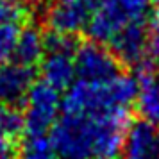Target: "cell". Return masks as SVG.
Here are the masks:
<instances>
[{
    "instance_id": "obj_9",
    "label": "cell",
    "mask_w": 159,
    "mask_h": 159,
    "mask_svg": "<svg viewBox=\"0 0 159 159\" xmlns=\"http://www.w3.org/2000/svg\"><path fill=\"white\" fill-rule=\"evenodd\" d=\"M123 154L127 159H159V125L148 120L129 123Z\"/></svg>"
},
{
    "instance_id": "obj_8",
    "label": "cell",
    "mask_w": 159,
    "mask_h": 159,
    "mask_svg": "<svg viewBox=\"0 0 159 159\" xmlns=\"http://www.w3.org/2000/svg\"><path fill=\"white\" fill-rule=\"evenodd\" d=\"M148 38V18L143 22L125 25L109 39L111 52L115 54L118 63L127 66H136L145 56Z\"/></svg>"
},
{
    "instance_id": "obj_12",
    "label": "cell",
    "mask_w": 159,
    "mask_h": 159,
    "mask_svg": "<svg viewBox=\"0 0 159 159\" xmlns=\"http://www.w3.org/2000/svg\"><path fill=\"white\" fill-rule=\"evenodd\" d=\"M43 56H45L43 34L36 27H32V25L20 29L15 50H13V59L23 66L34 68L36 65L41 63Z\"/></svg>"
},
{
    "instance_id": "obj_7",
    "label": "cell",
    "mask_w": 159,
    "mask_h": 159,
    "mask_svg": "<svg viewBox=\"0 0 159 159\" xmlns=\"http://www.w3.org/2000/svg\"><path fill=\"white\" fill-rule=\"evenodd\" d=\"M97 4L98 0H75L68 4H54L47 11L45 23L54 32L75 36L77 32L86 29Z\"/></svg>"
},
{
    "instance_id": "obj_13",
    "label": "cell",
    "mask_w": 159,
    "mask_h": 159,
    "mask_svg": "<svg viewBox=\"0 0 159 159\" xmlns=\"http://www.w3.org/2000/svg\"><path fill=\"white\" fill-rule=\"evenodd\" d=\"M138 109L143 115L145 120L159 125V68L157 73L145 80H138Z\"/></svg>"
},
{
    "instance_id": "obj_19",
    "label": "cell",
    "mask_w": 159,
    "mask_h": 159,
    "mask_svg": "<svg viewBox=\"0 0 159 159\" xmlns=\"http://www.w3.org/2000/svg\"><path fill=\"white\" fill-rule=\"evenodd\" d=\"M13 148H15V143H13L7 136H4V134L0 132V159H6L9 154H11Z\"/></svg>"
},
{
    "instance_id": "obj_20",
    "label": "cell",
    "mask_w": 159,
    "mask_h": 159,
    "mask_svg": "<svg viewBox=\"0 0 159 159\" xmlns=\"http://www.w3.org/2000/svg\"><path fill=\"white\" fill-rule=\"evenodd\" d=\"M9 4H15V6H25V4H30L32 0H6Z\"/></svg>"
},
{
    "instance_id": "obj_22",
    "label": "cell",
    "mask_w": 159,
    "mask_h": 159,
    "mask_svg": "<svg viewBox=\"0 0 159 159\" xmlns=\"http://www.w3.org/2000/svg\"><path fill=\"white\" fill-rule=\"evenodd\" d=\"M54 4H68V2H75V0H50Z\"/></svg>"
},
{
    "instance_id": "obj_18",
    "label": "cell",
    "mask_w": 159,
    "mask_h": 159,
    "mask_svg": "<svg viewBox=\"0 0 159 159\" xmlns=\"http://www.w3.org/2000/svg\"><path fill=\"white\" fill-rule=\"evenodd\" d=\"M27 18V9L23 6H15L6 0H0V23L2 22H20L23 23Z\"/></svg>"
},
{
    "instance_id": "obj_2",
    "label": "cell",
    "mask_w": 159,
    "mask_h": 159,
    "mask_svg": "<svg viewBox=\"0 0 159 159\" xmlns=\"http://www.w3.org/2000/svg\"><path fill=\"white\" fill-rule=\"evenodd\" d=\"M150 0H98L86 30L93 41H109L120 29L148 18Z\"/></svg>"
},
{
    "instance_id": "obj_3",
    "label": "cell",
    "mask_w": 159,
    "mask_h": 159,
    "mask_svg": "<svg viewBox=\"0 0 159 159\" xmlns=\"http://www.w3.org/2000/svg\"><path fill=\"white\" fill-rule=\"evenodd\" d=\"M50 145L61 159H93L95 118L65 113L50 129Z\"/></svg>"
},
{
    "instance_id": "obj_15",
    "label": "cell",
    "mask_w": 159,
    "mask_h": 159,
    "mask_svg": "<svg viewBox=\"0 0 159 159\" xmlns=\"http://www.w3.org/2000/svg\"><path fill=\"white\" fill-rule=\"evenodd\" d=\"M50 139L45 136H27L22 145L20 159H54Z\"/></svg>"
},
{
    "instance_id": "obj_6",
    "label": "cell",
    "mask_w": 159,
    "mask_h": 159,
    "mask_svg": "<svg viewBox=\"0 0 159 159\" xmlns=\"http://www.w3.org/2000/svg\"><path fill=\"white\" fill-rule=\"evenodd\" d=\"M75 73L84 80H107L120 73V63L115 54L98 41H88L77 47L73 54Z\"/></svg>"
},
{
    "instance_id": "obj_4",
    "label": "cell",
    "mask_w": 159,
    "mask_h": 159,
    "mask_svg": "<svg viewBox=\"0 0 159 159\" xmlns=\"http://www.w3.org/2000/svg\"><path fill=\"white\" fill-rule=\"evenodd\" d=\"M25 132L27 136H45L56 123L61 109V98L56 88L45 80L34 82L23 98Z\"/></svg>"
},
{
    "instance_id": "obj_5",
    "label": "cell",
    "mask_w": 159,
    "mask_h": 159,
    "mask_svg": "<svg viewBox=\"0 0 159 159\" xmlns=\"http://www.w3.org/2000/svg\"><path fill=\"white\" fill-rule=\"evenodd\" d=\"M95 118V139H93V159H116L123 152L125 132L129 127L130 111L120 109Z\"/></svg>"
},
{
    "instance_id": "obj_14",
    "label": "cell",
    "mask_w": 159,
    "mask_h": 159,
    "mask_svg": "<svg viewBox=\"0 0 159 159\" xmlns=\"http://www.w3.org/2000/svg\"><path fill=\"white\" fill-rule=\"evenodd\" d=\"M0 132L16 143L25 132V118L18 104H4L0 102Z\"/></svg>"
},
{
    "instance_id": "obj_21",
    "label": "cell",
    "mask_w": 159,
    "mask_h": 159,
    "mask_svg": "<svg viewBox=\"0 0 159 159\" xmlns=\"http://www.w3.org/2000/svg\"><path fill=\"white\" fill-rule=\"evenodd\" d=\"M150 20H152V22H154V23H156V25L159 27V7L156 9V11H154V15L150 16Z\"/></svg>"
},
{
    "instance_id": "obj_17",
    "label": "cell",
    "mask_w": 159,
    "mask_h": 159,
    "mask_svg": "<svg viewBox=\"0 0 159 159\" xmlns=\"http://www.w3.org/2000/svg\"><path fill=\"white\" fill-rule=\"evenodd\" d=\"M20 22H2L0 23V65L13 57L16 39L20 34Z\"/></svg>"
},
{
    "instance_id": "obj_11",
    "label": "cell",
    "mask_w": 159,
    "mask_h": 159,
    "mask_svg": "<svg viewBox=\"0 0 159 159\" xmlns=\"http://www.w3.org/2000/svg\"><path fill=\"white\" fill-rule=\"evenodd\" d=\"M41 77L47 84L56 89H68L75 77V63L72 54L47 52L41 59Z\"/></svg>"
},
{
    "instance_id": "obj_1",
    "label": "cell",
    "mask_w": 159,
    "mask_h": 159,
    "mask_svg": "<svg viewBox=\"0 0 159 159\" xmlns=\"http://www.w3.org/2000/svg\"><path fill=\"white\" fill-rule=\"evenodd\" d=\"M139 84L136 77L116 73L107 80H84L72 82L61 106L70 115L98 116L111 111L129 109L136 102Z\"/></svg>"
},
{
    "instance_id": "obj_16",
    "label": "cell",
    "mask_w": 159,
    "mask_h": 159,
    "mask_svg": "<svg viewBox=\"0 0 159 159\" xmlns=\"http://www.w3.org/2000/svg\"><path fill=\"white\" fill-rule=\"evenodd\" d=\"M77 39L75 36H70V34H61V32H54V30H48L43 36V48L45 54L47 52H56V54H75L77 50Z\"/></svg>"
},
{
    "instance_id": "obj_23",
    "label": "cell",
    "mask_w": 159,
    "mask_h": 159,
    "mask_svg": "<svg viewBox=\"0 0 159 159\" xmlns=\"http://www.w3.org/2000/svg\"><path fill=\"white\" fill-rule=\"evenodd\" d=\"M152 2H156V4H159V0H152Z\"/></svg>"
},
{
    "instance_id": "obj_24",
    "label": "cell",
    "mask_w": 159,
    "mask_h": 159,
    "mask_svg": "<svg viewBox=\"0 0 159 159\" xmlns=\"http://www.w3.org/2000/svg\"><path fill=\"white\" fill-rule=\"evenodd\" d=\"M6 159H9V157H6Z\"/></svg>"
},
{
    "instance_id": "obj_10",
    "label": "cell",
    "mask_w": 159,
    "mask_h": 159,
    "mask_svg": "<svg viewBox=\"0 0 159 159\" xmlns=\"http://www.w3.org/2000/svg\"><path fill=\"white\" fill-rule=\"evenodd\" d=\"M34 68L20 63H2L0 65V102L20 104L23 102L29 88L34 84Z\"/></svg>"
}]
</instances>
